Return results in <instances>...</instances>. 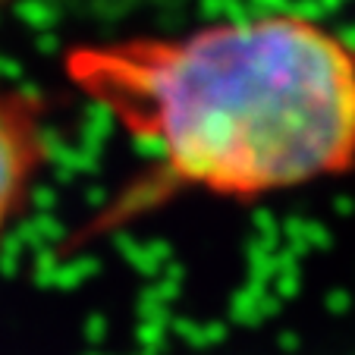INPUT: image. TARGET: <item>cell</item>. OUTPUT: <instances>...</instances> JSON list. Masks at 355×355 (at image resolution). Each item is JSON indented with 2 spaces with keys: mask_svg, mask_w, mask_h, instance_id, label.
<instances>
[{
  "mask_svg": "<svg viewBox=\"0 0 355 355\" xmlns=\"http://www.w3.org/2000/svg\"><path fill=\"white\" fill-rule=\"evenodd\" d=\"M44 107L22 88L0 85V239L22 214L47 164Z\"/></svg>",
  "mask_w": 355,
  "mask_h": 355,
  "instance_id": "obj_2",
  "label": "cell"
},
{
  "mask_svg": "<svg viewBox=\"0 0 355 355\" xmlns=\"http://www.w3.org/2000/svg\"><path fill=\"white\" fill-rule=\"evenodd\" d=\"M63 69L167 189L258 198L355 167V47L302 13L76 44Z\"/></svg>",
  "mask_w": 355,
  "mask_h": 355,
  "instance_id": "obj_1",
  "label": "cell"
}]
</instances>
